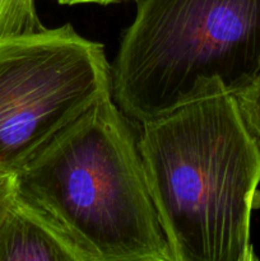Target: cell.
I'll list each match as a JSON object with an SVG mask.
<instances>
[{"mask_svg": "<svg viewBox=\"0 0 260 261\" xmlns=\"http://www.w3.org/2000/svg\"><path fill=\"white\" fill-rule=\"evenodd\" d=\"M138 147L172 261H254L260 150L218 89L143 122Z\"/></svg>", "mask_w": 260, "mask_h": 261, "instance_id": "cell-1", "label": "cell"}, {"mask_svg": "<svg viewBox=\"0 0 260 261\" xmlns=\"http://www.w3.org/2000/svg\"><path fill=\"white\" fill-rule=\"evenodd\" d=\"M132 120L99 99L15 172V196L81 261H172Z\"/></svg>", "mask_w": 260, "mask_h": 261, "instance_id": "cell-2", "label": "cell"}, {"mask_svg": "<svg viewBox=\"0 0 260 261\" xmlns=\"http://www.w3.org/2000/svg\"><path fill=\"white\" fill-rule=\"evenodd\" d=\"M260 71V0H137L111 64V94L138 125Z\"/></svg>", "mask_w": 260, "mask_h": 261, "instance_id": "cell-3", "label": "cell"}, {"mask_svg": "<svg viewBox=\"0 0 260 261\" xmlns=\"http://www.w3.org/2000/svg\"><path fill=\"white\" fill-rule=\"evenodd\" d=\"M107 96L103 45L70 23L0 41V170L18 172Z\"/></svg>", "mask_w": 260, "mask_h": 261, "instance_id": "cell-4", "label": "cell"}, {"mask_svg": "<svg viewBox=\"0 0 260 261\" xmlns=\"http://www.w3.org/2000/svg\"><path fill=\"white\" fill-rule=\"evenodd\" d=\"M0 261H81L70 245L15 196L0 218Z\"/></svg>", "mask_w": 260, "mask_h": 261, "instance_id": "cell-5", "label": "cell"}, {"mask_svg": "<svg viewBox=\"0 0 260 261\" xmlns=\"http://www.w3.org/2000/svg\"><path fill=\"white\" fill-rule=\"evenodd\" d=\"M43 28L35 0H0V41Z\"/></svg>", "mask_w": 260, "mask_h": 261, "instance_id": "cell-6", "label": "cell"}, {"mask_svg": "<svg viewBox=\"0 0 260 261\" xmlns=\"http://www.w3.org/2000/svg\"><path fill=\"white\" fill-rule=\"evenodd\" d=\"M233 97L242 122L260 150V71Z\"/></svg>", "mask_w": 260, "mask_h": 261, "instance_id": "cell-7", "label": "cell"}, {"mask_svg": "<svg viewBox=\"0 0 260 261\" xmlns=\"http://www.w3.org/2000/svg\"><path fill=\"white\" fill-rule=\"evenodd\" d=\"M15 198V172L0 170V218Z\"/></svg>", "mask_w": 260, "mask_h": 261, "instance_id": "cell-8", "label": "cell"}, {"mask_svg": "<svg viewBox=\"0 0 260 261\" xmlns=\"http://www.w3.org/2000/svg\"><path fill=\"white\" fill-rule=\"evenodd\" d=\"M63 5H75V4H101L107 5L111 3L122 2V0H58Z\"/></svg>", "mask_w": 260, "mask_h": 261, "instance_id": "cell-9", "label": "cell"}]
</instances>
